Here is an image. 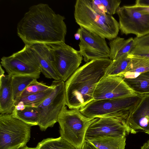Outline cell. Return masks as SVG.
Masks as SVG:
<instances>
[{
  "label": "cell",
  "mask_w": 149,
  "mask_h": 149,
  "mask_svg": "<svg viewBox=\"0 0 149 149\" xmlns=\"http://www.w3.org/2000/svg\"><path fill=\"white\" fill-rule=\"evenodd\" d=\"M1 65L11 76L31 75L40 76V68L38 60L29 45H25L21 50L1 58Z\"/></svg>",
  "instance_id": "obj_9"
},
{
  "label": "cell",
  "mask_w": 149,
  "mask_h": 149,
  "mask_svg": "<svg viewBox=\"0 0 149 149\" xmlns=\"http://www.w3.org/2000/svg\"><path fill=\"white\" fill-rule=\"evenodd\" d=\"M136 6H149V0H137L134 5Z\"/></svg>",
  "instance_id": "obj_29"
},
{
  "label": "cell",
  "mask_w": 149,
  "mask_h": 149,
  "mask_svg": "<svg viewBox=\"0 0 149 149\" xmlns=\"http://www.w3.org/2000/svg\"><path fill=\"white\" fill-rule=\"evenodd\" d=\"M51 87L46 83L35 80L22 93L21 97L45 91Z\"/></svg>",
  "instance_id": "obj_28"
},
{
  "label": "cell",
  "mask_w": 149,
  "mask_h": 149,
  "mask_svg": "<svg viewBox=\"0 0 149 149\" xmlns=\"http://www.w3.org/2000/svg\"><path fill=\"white\" fill-rule=\"evenodd\" d=\"M18 149H37L36 147H29L26 146Z\"/></svg>",
  "instance_id": "obj_33"
},
{
  "label": "cell",
  "mask_w": 149,
  "mask_h": 149,
  "mask_svg": "<svg viewBox=\"0 0 149 149\" xmlns=\"http://www.w3.org/2000/svg\"><path fill=\"white\" fill-rule=\"evenodd\" d=\"M116 13L122 34H133L139 37L149 33V14L139 10L134 5L119 7Z\"/></svg>",
  "instance_id": "obj_10"
},
{
  "label": "cell",
  "mask_w": 149,
  "mask_h": 149,
  "mask_svg": "<svg viewBox=\"0 0 149 149\" xmlns=\"http://www.w3.org/2000/svg\"><path fill=\"white\" fill-rule=\"evenodd\" d=\"M126 123L131 133L142 132L149 134V94L144 95Z\"/></svg>",
  "instance_id": "obj_14"
},
{
  "label": "cell",
  "mask_w": 149,
  "mask_h": 149,
  "mask_svg": "<svg viewBox=\"0 0 149 149\" xmlns=\"http://www.w3.org/2000/svg\"><path fill=\"white\" fill-rule=\"evenodd\" d=\"M112 61L109 58L91 60L79 67L65 82V104L69 109H80L94 100L95 87Z\"/></svg>",
  "instance_id": "obj_2"
},
{
  "label": "cell",
  "mask_w": 149,
  "mask_h": 149,
  "mask_svg": "<svg viewBox=\"0 0 149 149\" xmlns=\"http://www.w3.org/2000/svg\"><path fill=\"white\" fill-rule=\"evenodd\" d=\"M134 6L139 10L149 14V6Z\"/></svg>",
  "instance_id": "obj_31"
},
{
  "label": "cell",
  "mask_w": 149,
  "mask_h": 149,
  "mask_svg": "<svg viewBox=\"0 0 149 149\" xmlns=\"http://www.w3.org/2000/svg\"><path fill=\"white\" fill-rule=\"evenodd\" d=\"M97 118H88L84 115L79 109H68L65 105L57 118L60 136L76 149H81L85 141L88 128Z\"/></svg>",
  "instance_id": "obj_5"
},
{
  "label": "cell",
  "mask_w": 149,
  "mask_h": 149,
  "mask_svg": "<svg viewBox=\"0 0 149 149\" xmlns=\"http://www.w3.org/2000/svg\"><path fill=\"white\" fill-rule=\"evenodd\" d=\"M128 54H125L116 60L112 61L108 68L105 76H118L125 70L130 60Z\"/></svg>",
  "instance_id": "obj_27"
},
{
  "label": "cell",
  "mask_w": 149,
  "mask_h": 149,
  "mask_svg": "<svg viewBox=\"0 0 149 149\" xmlns=\"http://www.w3.org/2000/svg\"><path fill=\"white\" fill-rule=\"evenodd\" d=\"M81 149H97L88 141L85 140V142Z\"/></svg>",
  "instance_id": "obj_30"
},
{
  "label": "cell",
  "mask_w": 149,
  "mask_h": 149,
  "mask_svg": "<svg viewBox=\"0 0 149 149\" xmlns=\"http://www.w3.org/2000/svg\"><path fill=\"white\" fill-rule=\"evenodd\" d=\"M51 87L45 91L21 97L15 106L19 105L22 107H37L50 94L53 89Z\"/></svg>",
  "instance_id": "obj_25"
},
{
  "label": "cell",
  "mask_w": 149,
  "mask_h": 149,
  "mask_svg": "<svg viewBox=\"0 0 149 149\" xmlns=\"http://www.w3.org/2000/svg\"><path fill=\"white\" fill-rule=\"evenodd\" d=\"M11 114L14 117L31 126L38 125V114L37 107H14Z\"/></svg>",
  "instance_id": "obj_23"
},
{
  "label": "cell",
  "mask_w": 149,
  "mask_h": 149,
  "mask_svg": "<svg viewBox=\"0 0 149 149\" xmlns=\"http://www.w3.org/2000/svg\"><path fill=\"white\" fill-rule=\"evenodd\" d=\"M31 126L11 114L0 115V149H18L26 146Z\"/></svg>",
  "instance_id": "obj_6"
},
{
  "label": "cell",
  "mask_w": 149,
  "mask_h": 149,
  "mask_svg": "<svg viewBox=\"0 0 149 149\" xmlns=\"http://www.w3.org/2000/svg\"><path fill=\"white\" fill-rule=\"evenodd\" d=\"M40 76L31 75H17L11 76V82L15 105L27 87Z\"/></svg>",
  "instance_id": "obj_20"
},
{
  "label": "cell",
  "mask_w": 149,
  "mask_h": 149,
  "mask_svg": "<svg viewBox=\"0 0 149 149\" xmlns=\"http://www.w3.org/2000/svg\"><path fill=\"white\" fill-rule=\"evenodd\" d=\"M134 41L132 38L125 40L117 37L110 40L109 43L110 52L109 58L112 61L115 60L125 54H128Z\"/></svg>",
  "instance_id": "obj_18"
},
{
  "label": "cell",
  "mask_w": 149,
  "mask_h": 149,
  "mask_svg": "<svg viewBox=\"0 0 149 149\" xmlns=\"http://www.w3.org/2000/svg\"><path fill=\"white\" fill-rule=\"evenodd\" d=\"M130 133L127 124L110 117L98 118L89 126L85 139L87 141L99 136L122 137Z\"/></svg>",
  "instance_id": "obj_13"
},
{
  "label": "cell",
  "mask_w": 149,
  "mask_h": 149,
  "mask_svg": "<svg viewBox=\"0 0 149 149\" xmlns=\"http://www.w3.org/2000/svg\"><path fill=\"white\" fill-rule=\"evenodd\" d=\"M65 19L48 4L34 5L18 23L17 34L25 45L65 42L67 28Z\"/></svg>",
  "instance_id": "obj_1"
},
{
  "label": "cell",
  "mask_w": 149,
  "mask_h": 149,
  "mask_svg": "<svg viewBox=\"0 0 149 149\" xmlns=\"http://www.w3.org/2000/svg\"><path fill=\"white\" fill-rule=\"evenodd\" d=\"M74 8L75 21L80 27L110 40L117 37L119 23L112 15L95 11L90 0H77Z\"/></svg>",
  "instance_id": "obj_3"
},
{
  "label": "cell",
  "mask_w": 149,
  "mask_h": 149,
  "mask_svg": "<svg viewBox=\"0 0 149 149\" xmlns=\"http://www.w3.org/2000/svg\"><path fill=\"white\" fill-rule=\"evenodd\" d=\"M29 46L38 60L41 72L47 78L61 80L53 65L52 54L48 46L43 43Z\"/></svg>",
  "instance_id": "obj_15"
},
{
  "label": "cell",
  "mask_w": 149,
  "mask_h": 149,
  "mask_svg": "<svg viewBox=\"0 0 149 149\" xmlns=\"http://www.w3.org/2000/svg\"><path fill=\"white\" fill-rule=\"evenodd\" d=\"M126 136H99L87 141L97 149H125Z\"/></svg>",
  "instance_id": "obj_17"
},
{
  "label": "cell",
  "mask_w": 149,
  "mask_h": 149,
  "mask_svg": "<svg viewBox=\"0 0 149 149\" xmlns=\"http://www.w3.org/2000/svg\"><path fill=\"white\" fill-rule=\"evenodd\" d=\"M50 94L37 107L38 114V126L42 131L53 127L57 122L58 115L65 105V82L54 80Z\"/></svg>",
  "instance_id": "obj_7"
},
{
  "label": "cell",
  "mask_w": 149,
  "mask_h": 149,
  "mask_svg": "<svg viewBox=\"0 0 149 149\" xmlns=\"http://www.w3.org/2000/svg\"><path fill=\"white\" fill-rule=\"evenodd\" d=\"M37 149H76L61 136L43 139L36 146Z\"/></svg>",
  "instance_id": "obj_26"
},
{
  "label": "cell",
  "mask_w": 149,
  "mask_h": 149,
  "mask_svg": "<svg viewBox=\"0 0 149 149\" xmlns=\"http://www.w3.org/2000/svg\"><path fill=\"white\" fill-rule=\"evenodd\" d=\"M134 39L128 57L149 59V33Z\"/></svg>",
  "instance_id": "obj_21"
},
{
  "label": "cell",
  "mask_w": 149,
  "mask_h": 149,
  "mask_svg": "<svg viewBox=\"0 0 149 149\" xmlns=\"http://www.w3.org/2000/svg\"><path fill=\"white\" fill-rule=\"evenodd\" d=\"M130 58V61L125 70L118 76L123 79L132 78L141 73L149 71V59Z\"/></svg>",
  "instance_id": "obj_19"
},
{
  "label": "cell",
  "mask_w": 149,
  "mask_h": 149,
  "mask_svg": "<svg viewBox=\"0 0 149 149\" xmlns=\"http://www.w3.org/2000/svg\"><path fill=\"white\" fill-rule=\"evenodd\" d=\"M148 141H149V139L148 140Z\"/></svg>",
  "instance_id": "obj_34"
},
{
  "label": "cell",
  "mask_w": 149,
  "mask_h": 149,
  "mask_svg": "<svg viewBox=\"0 0 149 149\" xmlns=\"http://www.w3.org/2000/svg\"><path fill=\"white\" fill-rule=\"evenodd\" d=\"M136 94L121 77L105 76L96 85L93 97L94 100H98L119 98Z\"/></svg>",
  "instance_id": "obj_12"
},
{
  "label": "cell",
  "mask_w": 149,
  "mask_h": 149,
  "mask_svg": "<svg viewBox=\"0 0 149 149\" xmlns=\"http://www.w3.org/2000/svg\"><path fill=\"white\" fill-rule=\"evenodd\" d=\"M123 79L129 87L136 93L149 94V71L141 73L134 78Z\"/></svg>",
  "instance_id": "obj_22"
},
{
  "label": "cell",
  "mask_w": 149,
  "mask_h": 149,
  "mask_svg": "<svg viewBox=\"0 0 149 149\" xmlns=\"http://www.w3.org/2000/svg\"><path fill=\"white\" fill-rule=\"evenodd\" d=\"M144 95H135L121 98L93 100L79 109L90 118L110 117L126 123L129 116Z\"/></svg>",
  "instance_id": "obj_4"
},
{
  "label": "cell",
  "mask_w": 149,
  "mask_h": 149,
  "mask_svg": "<svg viewBox=\"0 0 149 149\" xmlns=\"http://www.w3.org/2000/svg\"><path fill=\"white\" fill-rule=\"evenodd\" d=\"M92 7L97 13L111 15L116 13L121 3L120 0H90Z\"/></svg>",
  "instance_id": "obj_24"
},
{
  "label": "cell",
  "mask_w": 149,
  "mask_h": 149,
  "mask_svg": "<svg viewBox=\"0 0 149 149\" xmlns=\"http://www.w3.org/2000/svg\"><path fill=\"white\" fill-rule=\"evenodd\" d=\"M141 149H149V141H148L141 146Z\"/></svg>",
  "instance_id": "obj_32"
},
{
  "label": "cell",
  "mask_w": 149,
  "mask_h": 149,
  "mask_svg": "<svg viewBox=\"0 0 149 149\" xmlns=\"http://www.w3.org/2000/svg\"><path fill=\"white\" fill-rule=\"evenodd\" d=\"M79 36V52L84 61L109 58L110 52L105 38L80 27L77 31Z\"/></svg>",
  "instance_id": "obj_11"
},
{
  "label": "cell",
  "mask_w": 149,
  "mask_h": 149,
  "mask_svg": "<svg viewBox=\"0 0 149 149\" xmlns=\"http://www.w3.org/2000/svg\"><path fill=\"white\" fill-rule=\"evenodd\" d=\"M11 76H0V113L11 114L15 106L12 89Z\"/></svg>",
  "instance_id": "obj_16"
},
{
  "label": "cell",
  "mask_w": 149,
  "mask_h": 149,
  "mask_svg": "<svg viewBox=\"0 0 149 149\" xmlns=\"http://www.w3.org/2000/svg\"><path fill=\"white\" fill-rule=\"evenodd\" d=\"M46 45L51 52L55 70L61 79L66 81L79 68L82 56L79 51L65 42Z\"/></svg>",
  "instance_id": "obj_8"
}]
</instances>
